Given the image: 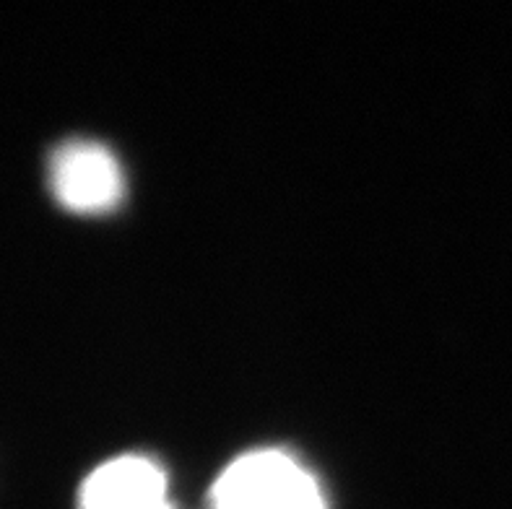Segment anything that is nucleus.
<instances>
[{"instance_id": "nucleus-2", "label": "nucleus", "mask_w": 512, "mask_h": 509, "mask_svg": "<svg viewBox=\"0 0 512 509\" xmlns=\"http://www.w3.org/2000/svg\"><path fill=\"white\" fill-rule=\"evenodd\" d=\"M52 195L76 213H102L120 203L125 193L123 169L107 146L94 141H68L50 159Z\"/></svg>"}, {"instance_id": "nucleus-4", "label": "nucleus", "mask_w": 512, "mask_h": 509, "mask_svg": "<svg viewBox=\"0 0 512 509\" xmlns=\"http://www.w3.org/2000/svg\"><path fill=\"white\" fill-rule=\"evenodd\" d=\"M154 509H175V507H172V504H159V507H154Z\"/></svg>"}, {"instance_id": "nucleus-1", "label": "nucleus", "mask_w": 512, "mask_h": 509, "mask_svg": "<svg viewBox=\"0 0 512 509\" xmlns=\"http://www.w3.org/2000/svg\"><path fill=\"white\" fill-rule=\"evenodd\" d=\"M211 509H328L305 465L281 450H255L216 478Z\"/></svg>"}, {"instance_id": "nucleus-3", "label": "nucleus", "mask_w": 512, "mask_h": 509, "mask_svg": "<svg viewBox=\"0 0 512 509\" xmlns=\"http://www.w3.org/2000/svg\"><path fill=\"white\" fill-rule=\"evenodd\" d=\"M167 502V473L143 455L107 460L81 486V509H154Z\"/></svg>"}]
</instances>
